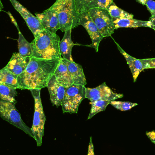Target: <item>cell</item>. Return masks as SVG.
Returning a JSON list of instances; mask_svg holds the SVG:
<instances>
[{
    "instance_id": "cell-30",
    "label": "cell",
    "mask_w": 155,
    "mask_h": 155,
    "mask_svg": "<svg viewBox=\"0 0 155 155\" xmlns=\"http://www.w3.org/2000/svg\"><path fill=\"white\" fill-rule=\"evenodd\" d=\"M153 25H155V16H151L149 18V21Z\"/></svg>"
},
{
    "instance_id": "cell-20",
    "label": "cell",
    "mask_w": 155,
    "mask_h": 155,
    "mask_svg": "<svg viewBox=\"0 0 155 155\" xmlns=\"http://www.w3.org/2000/svg\"><path fill=\"white\" fill-rule=\"evenodd\" d=\"M14 87L0 82V98L15 104L17 92Z\"/></svg>"
},
{
    "instance_id": "cell-4",
    "label": "cell",
    "mask_w": 155,
    "mask_h": 155,
    "mask_svg": "<svg viewBox=\"0 0 155 155\" xmlns=\"http://www.w3.org/2000/svg\"><path fill=\"white\" fill-rule=\"evenodd\" d=\"M41 89L30 90L35 100V112L31 131L37 146L42 145L46 117L41 97Z\"/></svg>"
},
{
    "instance_id": "cell-5",
    "label": "cell",
    "mask_w": 155,
    "mask_h": 155,
    "mask_svg": "<svg viewBox=\"0 0 155 155\" xmlns=\"http://www.w3.org/2000/svg\"><path fill=\"white\" fill-rule=\"evenodd\" d=\"M85 98V87L73 84L65 90L61 105L63 112L77 114L79 105Z\"/></svg>"
},
{
    "instance_id": "cell-34",
    "label": "cell",
    "mask_w": 155,
    "mask_h": 155,
    "mask_svg": "<svg viewBox=\"0 0 155 155\" xmlns=\"http://www.w3.org/2000/svg\"><path fill=\"white\" fill-rule=\"evenodd\" d=\"M112 1H114V0H112Z\"/></svg>"
},
{
    "instance_id": "cell-16",
    "label": "cell",
    "mask_w": 155,
    "mask_h": 155,
    "mask_svg": "<svg viewBox=\"0 0 155 155\" xmlns=\"http://www.w3.org/2000/svg\"><path fill=\"white\" fill-rule=\"evenodd\" d=\"M62 60L67 65L73 80L74 84L85 86L87 84L86 79L82 66L74 62L70 61L64 58H62Z\"/></svg>"
},
{
    "instance_id": "cell-3",
    "label": "cell",
    "mask_w": 155,
    "mask_h": 155,
    "mask_svg": "<svg viewBox=\"0 0 155 155\" xmlns=\"http://www.w3.org/2000/svg\"><path fill=\"white\" fill-rule=\"evenodd\" d=\"M51 7L57 13L62 31L72 30L79 25L80 14L76 10L75 0H56Z\"/></svg>"
},
{
    "instance_id": "cell-11",
    "label": "cell",
    "mask_w": 155,
    "mask_h": 155,
    "mask_svg": "<svg viewBox=\"0 0 155 155\" xmlns=\"http://www.w3.org/2000/svg\"><path fill=\"white\" fill-rule=\"evenodd\" d=\"M35 15L45 30L56 33L57 31L60 29L57 13L51 7L41 13L35 14Z\"/></svg>"
},
{
    "instance_id": "cell-12",
    "label": "cell",
    "mask_w": 155,
    "mask_h": 155,
    "mask_svg": "<svg viewBox=\"0 0 155 155\" xmlns=\"http://www.w3.org/2000/svg\"><path fill=\"white\" fill-rule=\"evenodd\" d=\"M47 87L52 104L57 107L61 106L66 88L58 83L54 75L49 80Z\"/></svg>"
},
{
    "instance_id": "cell-27",
    "label": "cell",
    "mask_w": 155,
    "mask_h": 155,
    "mask_svg": "<svg viewBox=\"0 0 155 155\" xmlns=\"http://www.w3.org/2000/svg\"><path fill=\"white\" fill-rule=\"evenodd\" d=\"M146 5L152 16H155V2L153 0H147Z\"/></svg>"
},
{
    "instance_id": "cell-33",
    "label": "cell",
    "mask_w": 155,
    "mask_h": 155,
    "mask_svg": "<svg viewBox=\"0 0 155 155\" xmlns=\"http://www.w3.org/2000/svg\"><path fill=\"white\" fill-rule=\"evenodd\" d=\"M150 28H152V29H153L155 31V25H151V27Z\"/></svg>"
},
{
    "instance_id": "cell-19",
    "label": "cell",
    "mask_w": 155,
    "mask_h": 155,
    "mask_svg": "<svg viewBox=\"0 0 155 155\" xmlns=\"http://www.w3.org/2000/svg\"><path fill=\"white\" fill-rule=\"evenodd\" d=\"M115 43L117 45V49L119 50V51L125 58L127 62L129 65V68H130L131 72L133 74L134 82H135L137 77L139 76V74L141 73L142 71H143V64H142L141 61L139 59H136L127 54L125 51L123 50V49L120 47V45L117 43L115 42Z\"/></svg>"
},
{
    "instance_id": "cell-32",
    "label": "cell",
    "mask_w": 155,
    "mask_h": 155,
    "mask_svg": "<svg viewBox=\"0 0 155 155\" xmlns=\"http://www.w3.org/2000/svg\"><path fill=\"white\" fill-rule=\"evenodd\" d=\"M3 8V5L1 0H0V12L2 11Z\"/></svg>"
},
{
    "instance_id": "cell-26",
    "label": "cell",
    "mask_w": 155,
    "mask_h": 155,
    "mask_svg": "<svg viewBox=\"0 0 155 155\" xmlns=\"http://www.w3.org/2000/svg\"><path fill=\"white\" fill-rule=\"evenodd\" d=\"M143 69H155V58L153 59H140Z\"/></svg>"
},
{
    "instance_id": "cell-17",
    "label": "cell",
    "mask_w": 155,
    "mask_h": 155,
    "mask_svg": "<svg viewBox=\"0 0 155 155\" xmlns=\"http://www.w3.org/2000/svg\"><path fill=\"white\" fill-rule=\"evenodd\" d=\"M115 30L119 28H137L139 27H151L152 24L150 21L136 20L134 18H112Z\"/></svg>"
},
{
    "instance_id": "cell-22",
    "label": "cell",
    "mask_w": 155,
    "mask_h": 155,
    "mask_svg": "<svg viewBox=\"0 0 155 155\" xmlns=\"http://www.w3.org/2000/svg\"><path fill=\"white\" fill-rule=\"evenodd\" d=\"M17 77L5 67L0 70V82L11 86L15 89H20L17 82Z\"/></svg>"
},
{
    "instance_id": "cell-6",
    "label": "cell",
    "mask_w": 155,
    "mask_h": 155,
    "mask_svg": "<svg viewBox=\"0 0 155 155\" xmlns=\"http://www.w3.org/2000/svg\"><path fill=\"white\" fill-rule=\"evenodd\" d=\"M15 105L13 103L0 98V116L4 120L34 138L31 129L23 122L20 113L15 108Z\"/></svg>"
},
{
    "instance_id": "cell-1",
    "label": "cell",
    "mask_w": 155,
    "mask_h": 155,
    "mask_svg": "<svg viewBox=\"0 0 155 155\" xmlns=\"http://www.w3.org/2000/svg\"><path fill=\"white\" fill-rule=\"evenodd\" d=\"M60 59L48 60L31 57L25 71L17 77L20 89L30 90L47 87L49 80L54 75Z\"/></svg>"
},
{
    "instance_id": "cell-31",
    "label": "cell",
    "mask_w": 155,
    "mask_h": 155,
    "mask_svg": "<svg viewBox=\"0 0 155 155\" xmlns=\"http://www.w3.org/2000/svg\"><path fill=\"white\" fill-rule=\"evenodd\" d=\"M137 2H138L139 3L143 5H145L147 1V0H136Z\"/></svg>"
},
{
    "instance_id": "cell-9",
    "label": "cell",
    "mask_w": 155,
    "mask_h": 155,
    "mask_svg": "<svg viewBox=\"0 0 155 155\" xmlns=\"http://www.w3.org/2000/svg\"><path fill=\"white\" fill-rule=\"evenodd\" d=\"M10 1L15 9L20 13L26 22L27 26L32 33L35 38H36L44 29L39 19L36 16L32 14L17 0H10Z\"/></svg>"
},
{
    "instance_id": "cell-7",
    "label": "cell",
    "mask_w": 155,
    "mask_h": 155,
    "mask_svg": "<svg viewBox=\"0 0 155 155\" xmlns=\"http://www.w3.org/2000/svg\"><path fill=\"white\" fill-rule=\"evenodd\" d=\"M87 12L104 38L109 37L114 34L115 28L112 17L107 9L93 8Z\"/></svg>"
},
{
    "instance_id": "cell-8",
    "label": "cell",
    "mask_w": 155,
    "mask_h": 155,
    "mask_svg": "<svg viewBox=\"0 0 155 155\" xmlns=\"http://www.w3.org/2000/svg\"><path fill=\"white\" fill-rule=\"evenodd\" d=\"M124 97L123 94L114 93L105 83L94 88L86 87V98L90 101L104 100L112 101Z\"/></svg>"
},
{
    "instance_id": "cell-23",
    "label": "cell",
    "mask_w": 155,
    "mask_h": 155,
    "mask_svg": "<svg viewBox=\"0 0 155 155\" xmlns=\"http://www.w3.org/2000/svg\"><path fill=\"white\" fill-rule=\"evenodd\" d=\"M107 10L113 18H133L134 17V15L129 13L117 7L114 2L109 5L107 7Z\"/></svg>"
},
{
    "instance_id": "cell-14",
    "label": "cell",
    "mask_w": 155,
    "mask_h": 155,
    "mask_svg": "<svg viewBox=\"0 0 155 155\" xmlns=\"http://www.w3.org/2000/svg\"><path fill=\"white\" fill-rule=\"evenodd\" d=\"M113 2L112 0H75V5L78 12L80 15L93 8L107 9Z\"/></svg>"
},
{
    "instance_id": "cell-28",
    "label": "cell",
    "mask_w": 155,
    "mask_h": 155,
    "mask_svg": "<svg viewBox=\"0 0 155 155\" xmlns=\"http://www.w3.org/2000/svg\"><path fill=\"white\" fill-rule=\"evenodd\" d=\"M87 155H95L94 152V145L92 142V137H90V142H89V145H88V152Z\"/></svg>"
},
{
    "instance_id": "cell-13",
    "label": "cell",
    "mask_w": 155,
    "mask_h": 155,
    "mask_svg": "<svg viewBox=\"0 0 155 155\" xmlns=\"http://www.w3.org/2000/svg\"><path fill=\"white\" fill-rule=\"evenodd\" d=\"M31 57H23L19 53L13 54L11 60L5 66L6 69L17 76L24 72L29 64Z\"/></svg>"
},
{
    "instance_id": "cell-10",
    "label": "cell",
    "mask_w": 155,
    "mask_h": 155,
    "mask_svg": "<svg viewBox=\"0 0 155 155\" xmlns=\"http://www.w3.org/2000/svg\"><path fill=\"white\" fill-rule=\"evenodd\" d=\"M79 25L84 26L92 40V44L90 47H93L95 50L96 52L98 51V47L103 36L98 31L97 27L92 21L87 12L82 13L80 15Z\"/></svg>"
},
{
    "instance_id": "cell-2",
    "label": "cell",
    "mask_w": 155,
    "mask_h": 155,
    "mask_svg": "<svg viewBox=\"0 0 155 155\" xmlns=\"http://www.w3.org/2000/svg\"><path fill=\"white\" fill-rule=\"evenodd\" d=\"M60 42L59 35L44 29L31 43L32 57L48 60L61 58Z\"/></svg>"
},
{
    "instance_id": "cell-18",
    "label": "cell",
    "mask_w": 155,
    "mask_h": 155,
    "mask_svg": "<svg viewBox=\"0 0 155 155\" xmlns=\"http://www.w3.org/2000/svg\"><path fill=\"white\" fill-rule=\"evenodd\" d=\"M71 30H68L64 32V36L60 41L59 47L62 58L70 61L74 62L72 57V50L74 44L72 41Z\"/></svg>"
},
{
    "instance_id": "cell-21",
    "label": "cell",
    "mask_w": 155,
    "mask_h": 155,
    "mask_svg": "<svg viewBox=\"0 0 155 155\" xmlns=\"http://www.w3.org/2000/svg\"><path fill=\"white\" fill-rule=\"evenodd\" d=\"M13 21L19 31V38H18V43L19 54L22 57H25V58L31 57L32 51L31 43L25 40V38H24L23 35L19 30L15 21V20H13Z\"/></svg>"
},
{
    "instance_id": "cell-25",
    "label": "cell",
    "mask_w": 155,
    "mask_h": 155,
    "mask_svg": "<svg viewBox=\"0 0 155 155\" xmlns=\"http://www.w3.org/2000/svg\"><path fill=\"white\" fill-rule=\"evenodd\" d=\"M110 104L117 109L121 111H127L138 105L137 103H131L129 102H122V101H116L115 100L111 101Z\"/></svg>"
},
{
    "instance_id": "cell-15",
    "label": "cell",
    "mask_w": 155,
    "mask_h": 155,
    "mask_svg": "<svg viewBox=\"0 0 155 155\" xmlns=\"http://www.w3.org/2000/svg\"><path fill=\"white\" fill-rule=\"evenodd\" d=\"M54 75L58 83L66 88H68L74 84L71 75L67 65L63 61L62 57L55 70Z\"/></svg>"
},
{
    "instance_id": "cell-29",
    "label": "cell",
    "mask_w": 155,
    "mask_h": 155,
    "mask_svg": "<svg viewBox=\"0 0 155 155\" xmlns=\"http://www.w3.org/2000/svg\"><path fill=\"white\" fill-rule=\"evenodd\" d=\"M148 137L150 138L152 143L155 144V133L154 132H149L147 133Z\"/></svg>"
},
{
    "instance_id": "cell-24",
    "label": "cell",
    "mask_w": 155,
    "mask_h": 155,
    "mask_svg": "<svg viewBox=\"0 0 155 155\" xmlns=\"http://www.w3.org/2000/svg\"><path fill=\"white\" fill-rule=\"evenodd\" d=\"M110 102L111 101H104V100L90 101V104H91V108L87 119H90L97 113L104 111L107 107L110 104Z\"/></svg>"
}]
</instances>
